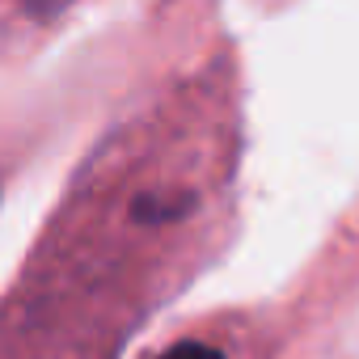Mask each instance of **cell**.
I'll list each match as a JSON object with an SVG mask.
<instances>
[{
    "label": "cell",
    "mask_w": 359,
    "mask_h": 359,
    "mask_svg": "<svg viewBox=\"0 0 359 359\" xmlns=\"http://www.w3.org/2000/svg\"><path fill=\"white\" fill-rule=\"evenodd\" d=\"M18 5L30 13V18H39V22H47V18H60L72 0H18Z\"/></svg>",
    "instance_id": "cell-3"
},
{
    "label": "cell",
    "mask_w": 359,
    "mask_h": 359,
    "mask_svg": "<svg viewBox=\"0 0 359 359\" xmlns=\"http://www.w3.org/2000/svg\"><path fill=\"white\" fill-rule=\"evenodd\" d=\"M161 359H224L216 346H208V342H177V346H169Z\"/></svg>",
    "instance_id": "cell-2"
},
{
    "label": "cell",
    "mask_w": 359,
    "mask_h": 359,
    "mask_svg": "<svg viewBox=\"0 0 359 359\" xmlns=\"http://www.w3.org/2000/svg\"><path fill=\"white\" fill-rule=\"evenodd\" d=\"M191 203H195V199H177V203H169V199L144 195V199H135V220H173V216L191 212Z\"/></svg>",
    "instance_id": "cell-1"
}]
</instances>
